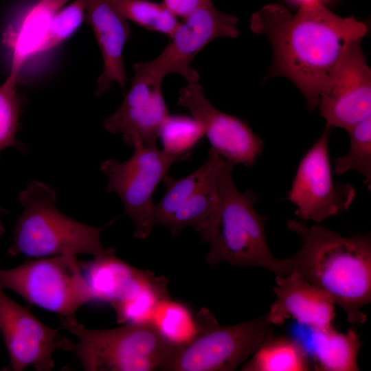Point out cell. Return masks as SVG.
Masks as SVG:
<instances>
[{
    "label": "cell",
    "instance_id": "cell-1",
    "mask_svg": "<svg viewBox=\"0 0 371 371\" xmlns=\"http://www.w3.org/2000/svg\"><path fill=\"white\" fill-rule=\"evenodd\" d=\"M252 32L265 36L273 49L266 78L283 76L301 91L310 111L337 67L348 43L363 38L368 26L354 16L342 17L319 0L300 2L295 13L269 3L251 18Z\"/></svg>",
    "mask_w": 371,
    "mask_h": 371
},
{
    "label": "cell",
    "instance_id": "cell-2",
    "mask_svg": "<svg viewBox=\"0 0 371 371\" xmlns=\"http://www.w3.org/2000/svg\"><path fill=\"white\" fill-rule=\"evenodd\" d=\"M286 227L301 239L291 258L295 270L346 313L352 324L366 322L361 308L371 302L370 234L350 237L306 221L286 219Z\"/></svg>",
    "mask_w": 371,
    "mask_h": 371
},
{
    "label": "cell",
    "instance_id": "cell-3",
    "mask_svg": "<svg viewBox=\"0 0 371 371\" xmlns=\"http://www.w3.org/2000/svg\"><path fill=\"white\" fill-rule=\"evenodd\" d=\"M234 166L224 159L218 175L217 210L199 233L201 240L210 245L207 262L212 267L221 262L259 267L278 276L295 271L291 257L278 258L270 251L265 231L266 218L254 208L258 196L250 190L240 192L237 189L232 178Z\"/></svg>",
    "mask_w": 371,
    "mask_h": 371
},
{
    "label": "cell",
    "instance_id": "cell-4",
    "mask_svg": "<svg viewBox=\"0 0 371 371\" xmlns=\"http://www.w3.org/2000/svg\"><path fill=\"white\" fill-rule=\"evenodd\" d=\"M19 199L23 210L13 230L8 254L36 258L89 254L98 258L115 253L114 248H106L100 241L102 230L114 220L93 227L67 216L56 205L55 190L38 181H30Z\"/></svg>",
    "mask_w": 371,
    "mask_h": 371
},
{
    "label": "cell",
    "instance_id": "cell-5",
    "mask_svg": "<svg viewBox=\"0 0 371 371\" xmlns=\"http://www.w3.org/2000/svg\"><path fill=\"white\" fill-rule=\"evenodd\" d=\"M59 319L77 340L60 337L58 349L74 354L85 370H166L179 348L163 339L150 324L90 329L76 318Z\"/></svg>",
    "mask_w": 371,
    "mask_h": 371
},
{
    "label": "cell",
    "instance_id": "cell-6",
    "mask_svg": "<svg viewBox=\"0 0 371 371\" xmlns=\"http://www.w3.org/2000/svg\"><path fill=\"white\" fill-rule=\"evenodd\" d=\"M76 258L74 255L38 258L14 268L0 267V286L56 313L59 319H75L80 307L94 300Z\"/></svg>",
    "mask_w": 371,
    "mask_h": 371
},
{
    "label": "cell",
    "instance_id": "cell-7",
    "mask_svg": "<svg viewBox=\"0 0 371 371\" xmlns=\"http://www.w3.org/2000/svg\"><path fill=\"white\" fill-rule=\"evenodd\" d=\"M174 157L156 146H137L128 160L104 161L100 170L108 179L107 191L122 199L124 212L134 225V236L144 239L154 226L153 194L158 184L168 176Z\"/></svg>",
    "mask_w": 371,
    "mask_h": 371
},
{
    "label": "cell",
    "instance_id": "cell-8",
    "mask_svg": "<svg viewBox=\"0 0 371 371\" xmlns=\"http://www.w3.org/2000/svg\"><path fill=\"white\" fill-rule=\"evenodd\" d=\"M271 334L267 313L238 324L218 323L177 349L169 371H232L249 358Z\"/></svg>",
    "mask_w": 371,
    "mask_h": 371
},
{
    "label": "cell",
    "instance_id": "cell-9",
    "mask_svg": "<svg viewBox=\"0 0 371 371\" xmlns=\"http://www.w3.org/2000/svg\"><path fill=\"white\" fill-rule=\"evenodd\" d=\"M238 19L223 13L214 6L212 0H200L199 5L170 36V41L155 59L137 63V70L163 80L169 74L177 73L189 82H199V77L191 67L195 56L213 40L239 35Z\"/></svg>",
    "mask_w": 371,
    "mask_h": 371
},
{
    "label": "cell",
    "instance_id": "cell-10",
    "mask_svg": "<svg viewBox=\"0 0 371 371\" xmlns=\"http://www.w3.org/2000/svg\"><path fill=\"white\" fill-rule=\"evenodd\" d=\"M330 128L326 126L316 142L306 153L297 166L291 189L289 201L300 218L321 223L348 210L356 191L348 183H336L333 178L328 149Z\"/></svg>",
    "mask_w": 371,
    "mask_h": 371
},
{
    "label": "cell",
    "instance_id": "cell-11",
    "mask_svg": "<svg viewBox=\"0 0 371 371\" xmlns=\"http://www.w3.org/2000/svg\"><path fill=\"white\" fill-rule=\"evenodd\" d=\"M361 41L357 38L348 43L320 94L317 107L329 128L347 131L371 115V70Z\"/></svg>",
    "mask_w": 371,
    "mask_h": 371
},
{
    "label": "cell",
    "instance_id": "cell-12",
    "mask_svg": "<svg viewBox=\"0 0 371 371\" xmlns=\"http://www.w3.org/2000/svg\"><path fill=\"white\" fill-rule=\"evenodd\" d=\"M177 104L190 111L201 124L211 148L224 159L249 168L256 164L263 149L262 139L244 120L216 109L199 82L182 87Z\"/></svg>",
    "mask_w": 371,
    "mask_h": 371
},
{
    "label": "cell",
    "instance_id": "cell-13",
    "mask_svg": "<svg viewBox=\"0 0 371 371\" xmlns=\"http://www.w3.org/2000/svg\"><path fill=\"white\" fill-rule=\"evenodd\" d=\"M131 85L121 106L104 120L105 129L120 134L128 146H156L170 116L161 93L163 80L134 70Z\"/></svg>",
    "mask_w": 371,
    "mask_h": 371
},
{
    "label": "cell",
    "instance_id": "cell-14",
    "mask_svg": "<svg viewBox=\"0 0 371 371\" xmlns=\"http://www.w3.org/2000/svg\"><path fill=\"white\" fill-rule=\"evenodd\" d=\"M58 332L8 297L0 286V333L12 370L21 371L30 366L38 371L53 369V353L60 338Z\"/></svg>",
    "mask_w": 371,
    "mask_h": 371
},
{
    "label": "cell",
    "instance_id": "cell-15",
    "mask_svg": "<svg viewBox=\"0 0 371 371\" xmlns=\"http://www.w3.org/2000/svg\"><path fill=\"white\" fill-rule=\"evenodd\" d=\"M273 290L276 300L267 313L271 325L282 326L292 318L313 330L333 326L334 303L297 271L276 275Z\"/></svg>",
    "mask_w": 371,
    "mask_h": 371
},
{
    "label": "cell",
    "instance_id": "cell-16",
    "mask_svg": "<svg viewBox=\"0 0 371 371\" xmlns=\"http://www.w3.org/2000/svg\"><path fill=\"white\" fill-rule=\"evenodd\" d=\"M85 21L91 27L102 56L104 68L95 95H102L113 82L124 91L127 81L123 49L131 36L128 20L112 0H84Z\"/></svg>",
    "mask_w": 371,
    "mask_h": 371
},
{
    "label": "cell",
    "instance_id": "cell-17",
    "mask_svg": "<svg viewBox=\"0 0 371 371\" xmlns=\"http://www.w3.org/2000/svg\"><path fill=\"white\" fill-rule=\"evenodd\" d=\"M69 0H38L14 25H9L3 43L10 55V67L5 84L16 87L20 72L32 56L43 52L54 15Z\"/></svg>",
    "mask_w": 371,
    "mask_h": 371
},
{
    "label": "cell",
    "instance_id": "cell-18",
    "mask_svg": "<svg viewBox=\"0 0 371 371\" xmlns=\"http://www.w3.org/2000/svg\"><path fill=\"white\" fill-rule=\"evenodd\" d=\"M78 263L94 300L105 301L111 306L134 293L155 276L121 260L115 253Z\"/></svg>",
    "mask_w": 371,
    "mask_h": 371
},
{
    "label": "cell",
    "instance_id": "cell-19",
    "mask_svg": "<svg viewBox=\"0 0 371 371\" xmlns=\"http://www.w3.org/2000/svg\"><path fill=\"white\" fill-rule=\"evenodd\" d=\"M216 323L208 310L203 308L194 316L185 304L168 297L158 304L150 325L167 342L180 348Z\"/></svg>",
    "mask_w": 371,
    "mask_h": 371
},
{
    "label": "cell",
    "instance_id": "cell-20",
    "mask_svg": "<svg viewBox=\"0 0 371 371\" xmlns=\"http://www.w3.org/2000/svg\"><path fill=\"white\" fill-rule=\"evenodd\" d=\"M313 369L317 371H357L361 343L352 328L340 333L334 327L313 330Z\"/></svg>",
    "mask_w": 371,
    "mask_h": 371
},
{
    "label": "cell",
    "instance_id": "cell-21",
    "mask_svg": "<svg viewBox=\"0 0 371 371\" xmlns=\"http://www.w3.org/2000/svg\"><path fill=\"white\" fill-rule=\"evenodd\" d=\"M313 364L304 348L284 335H269L244 363L242 371H307Z\"/></svg>",
    "mask_w": 371,
    "mask_h": 371
},
{
    "label": "cell",
    "instance_id": "cell-22",
    "mask_svg": "<svg viewBox=\"0 0 371 371\" xmlns=\"http://www.w3.org/2000/svg\"><path fill=\"white\" fill-rule=\"evenodd\" d=\"M224 159L210 148L206 161L191 174L179 179L167 176L163 180L166 192L155 205L154 225H164L174 212L220 169Z\"/></svg>",
    "mask_w": 371,
    "mask_h": 371
},
{
    "label": "cell",
    "instance_id": "cell-23",
    "mask_svg": "<svg viewBox=\"0 0 371 371\" xmlns=\"http://www.w3.org/2000/svg\"><path fill=\"white\" fill-rule=\"evenodd\" d=\"M221 166L165 223L164 226L172 236H177L188 227L200 233L213 217L219 202L218 175Z\"/></svg>",
    "mask_w": 371,
    "mask_h": 371
},
{
    "label": "cell",
    "instance_id": "cell-24",
    "mask_svg": "<svg viewBox=\"0 0 371 371\" xmlns=\"http://www.w3.org/2000/svg\"><path fill=\"white\" fill-rule=\"evenodd\" d=\"M168 279L155 276L126 299L111 305L119 324H150L155 311L163 299L169 297Z\"/></svg>",
    "mask_w": 371,
    "mask_h": 371
},
{
    "label": "cell",
    "instance_id": "cell-25",
    "mask_svg": "<svg viewBox=\"0 0 371 371\" xmlns=\"http://www.w3.org/2000/svg\"><path fill=\"white\" fill-rule=\"evenodd\" d=\"M350 137V149L342 156L334 158L333 174L341 176L355 170L364 177L368 190H371V115L346 131Z\"/></svg>",
    "mask_w": 371,
    "mask_h": 371
},
{
    "label": "cell",
    "instance_id": "cell-26",
    "mask_svg": "<svg viewBox=\"0 0 371 371\" xmlns=\"http://www.w3.org/2000/svg\"><path fill=\"white\" fill-rule=\"evenodd\" d=\"M127 19L148 30L166 34L169 37L179 25L175 16L162 3L148 0H112Z\"/></svg>",
    "mask_w": 371,
    "mask_h": 371
},
{
    "label": "cell",
    "instance_id": "cell-27",
    "mask_svg": "<svg viewBox=\"0 0 371 371\" xmlns=\"http://www.w3.org/2000/svg\"><path fill=\"white\" fill-rule=\"evenodd\" d=\"M203 136V128L195 118L181 115H170L159 134L162 150L178 161L186 158Z\"/></svg>",
    "mask_w": 371,
    "mask_h": 371
},
{
    "label": "cell",
    "instance_id": "cell-28",
    "mask_svg": "<svg viewBox=\"0 0 371 371\" xmlns=\"http://www.w3.org/2000/svg\"><path fill=\"white\" fill-rule=\"evenodd\" d=\"M23 103L16 87L5 83L0 86V155L8 147H14L22 153L27 151V146L16 137Z\"/></svg>",
    "mask_w": 371,
    "mask_h": 371
},
{
    "label": "cell",
    "instance_id": "cell-29",
    "mask_svg": "<svg viewBox=\"0 0 371 371\" xmlns=\"http://www.w3.org/2000/svg\"><path fill=\"white\" fill-rule=\"evenodd\" d=\"M84 0H75L63 7L53 16L43 52L47 51L71 36L85 21Z\"/></svg>",
    "mask_w": 371,
    "mask_h": 371
},
{
    "label": "cell",
    "instance_id": "cell-30",
    "mask_svg": "<svg viewBox=\"0 0 371 371\" xmlns=\"http://www.w3.org/2000/svg\"><path fill=\"white\" fill-rule=\"evenodd\" d=\"M200 0H164L163 3L177 17L188 16L197 7Z\"/></svg>",
    "mask_w": 371,
    "mask_h": 371
},
{
    "label": "cell",
    "instance_id": "cell-31",
    "mask_svg": "<svg viewBox=\"0 0 371 371\" xmlns=\"http://www.w3.org/2000/svg\"><path fill=\"white\" fill-rule=\"evenodd\" d=\"M3 232H4V228L3 227V225H2L1 222V219H0V237L3 234Z\"/></svg>",
    "mask_w": 371,
    "mask_h": 371
},
{
    "label": "cell",
    "instance_id": "cell-32",
    "mask_svg": "<svg viewBox=\"0 0 371 371\" xmlns=\"http://www.w3.org/2000/svg\"><path fill=\"white\" fill-rule=\"evenodd\" d=\"M0 212H1V213H3V212L7 213L8 212L5 210H4V209H3L2 207H0Z\"/></svg>",
    "mask_w": 371,
    "mask_h": 371
},
{
    "label": "cell",
    "instance_id": "cell-33",
    "mask_svg": "<svg viewBox=\"0 0 371 371\" xmlns=\"http://www.w3.org/2000/svg\"><path fill=\"white\" fill-rule=\"evenodd\" d=\"M303 1H306V0H300L301 2Z\"/></svg>",
    "mask_w": 371,
    "mask_h": 371
}]
</instances>
